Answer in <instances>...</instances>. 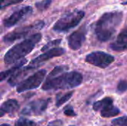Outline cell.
<instances>
[{"instance_id":"14","label":"cell","mask_w":127,"mask_h":126,"mask_svg":"<svg viewBox=\"0 0 127 126\" xmlns=\"http://www.w3.org/2000/svg\"><path fill=\"white\" fill-rule=\"evenodd\" d=\"M19 104L16 100L14 99H10L6 101H4L0 108V114L1 117H3L6 114H13L16 112L19 109Z\"/></svg>"},{"instance_id":"25","label":"cell","mask_w":127,"mask_h":126,"mask_svg":"<svg viewBox=\"0 0 127 126\" xmlns=\"http://www.w3.org/2000/svg\"><path fill=\"white\" fill-rule=\"evenodd\" d=\"M23 0H1V9L3 10L5 7H7L11 4L20 3Z\"/></svg>"},{"instance_id":"2","label":"cell","mask_w":127,"mask_h":126,"mask_svg":"<svg viewBox=\"0 0 127 126\" xmlns=\"http://www.w3.org/2000/svg\"><path fill=\"white\" fill-rule=\"evenodd\" d=\"M41 39L42 34L36 33L13 46L4 54V63L7 65H10L19 62L21 59L29 54L34 49L36 45L40 42Z\"/></svg>"},{"instance_id":"12","label":"cell","mask_w":127,"mask_h":126,"mask_svg":"<svg viewBox=\"0 0 127 126\" xmlns=\"http://www.w3.org/2000/svg\"><path fill=\"white\" fill-rule=\"evenodd\" d=\"M38 66L36 65H32L30 64L28 66H25L21 69H19L16 73H15L13 75L11 76V77L8 79L7 83L10 86H15L17 84H20L22 81H24V78L32 71H33L35 68H36Z\"/></svg>"},{"instance_id":"11","label":"cell","mask_w":127,"mask_h":126,"mask_svg":"<svg viewBox=\"0 0 127 126\" xmlns=\"http://www.w3.org/2000/svg\"><path fill=\"white\" fill-rule=\"evenodd\" d=\"M65 53V50L63 48H59V47L54 48L52 49H50V50L45 51L43 54H41V55L38 56L37 57L34 58L31 61V64L37 65L42 62L48 61L52 58L63 56Z\"/></svg>"},{"instance_id":"17","label":"cell","mask_w":127,"mask_h":126,"mask_svg":"<svg viewBox=\"0 0 127 126\" xmlns=\"http://www.w3.org/2000/svg\"><path fill=\"white\" fill-rule=\"evenodd\" d=\"M112 102H114V100L112 97H105L99 101L95 102L93 105V109L95 111H100L105 106Z\"/></svg>"},{"instance_id":"1","label":"cell","mask_w":127,"mask_h":126,"mask_svg":"<svg viewBox=\"0 0 127 126\" xmlns=\"http://www.w3.org/2000/svg\"><path fill=\"white\" fill-rule=\"evenodd\" d=\"M122 19L123 13L121 11H112L102 15L95 26V33L97 39L102 42L111 39Z\"/></svg>"},{"instance_id":"15","label":"cell","mask_w":127,"mask_h":126,"mask_svg":"<svg viewBox=\"0 0 127 126\" xmlns=\"http://www.w3.org/2000/svg\"><path fill=\"white\" fill-rule=\"evenodd\" d=\"M100 116L103 118H111L118 116L121 111L120 109L114 105V102L110 103L105 106L100 111Z\"/></svg>"},{"instance_id":"22","label":"cell","mask_w":127,"mask_h":126,"mask_svg":"<svg viewBox=\"0 0 127 126\" xmlns=\"http://www.w3.org/2000/svg\"><path fill=\"white\" fill-rule=\"evenodd\" d=\"M51 3V0H42L36 2L35 4V6L37 8V10H39V11H43L45 10L50 6Z\"/></svg>"},{"instance_id":"24","label":"cell","mask_w":127,"mask_h":126,"mask_svg":"<svg viewBox=\"0 0 127 126\" xmlns=\"http://www.w3.org/2000/svg\"><path fill=\"white\" fill-rule=\"evenodd\" d=\"M127 91V80H121L117 85V92L123 94Z\"/></svg>"},{"instance_id":"8","label":"cell","mask_w":127,"mask_h":126,"mask_svg":"<svg viewBox=\"0 0 127 126\" xmlns=\"http://www.w3.org/2000/svg\"><path fill=\"white\" fill-rule=\"evenodd\" d=\"M33 13V8L31 6H24L14 12L3 20V25L5 27H10L22 20H25Z\"/></svg>"},{"instance_id":"21","label":"cell","mask_w":127,"mask_h":126,"mask_svg":"<svg viewBox=\"0 0 127 126\" xmlns=\"http://www.w3.org/2000/svg\"><path fill=\"white\" fill-rule=\"evenodd\" d=\"M14 126H36V124L31 120L25 118H19L16 123Z\"/></svg>"},{"instance_id":"23","label":"cell","mask_w":127,"mask_h":126,"mask_svg":"<svg viewBox=\"0 0 127 126\" xmlns=\"http://www.w3.org/2000/svg\"><path fill=\"white\" fill-rule=\"evenodd\" d=\"M113 126H127V116L116 118L112 121Z\"/></svg>"},{"instance_id":"13","label":"cell","mask_w":127,"mask_h":126,"mask_svg":"<svg viewBox=\"0 0 127 126\" xmlns=\"http://www.w3.org/2000/svg\"><path fill=\"white\" fill-rule=\"evenodd\" d=\"M110 48L116 52H121L127 50V27L121 31L116 39L111 43Z\"/></svg>"},{"instance_id":"16","label":"cell","mask_w":127,"mask_h":126,"mask_svg":"<svg viewBox=\"0 0 127 126\" xmlns=\"http://www.w3.org/2000/svg\"><path fill=\"white\" fill-rule=\"evenodd\" d=\"M27 62V59H24L22 60H19V62H17L14 66H13L12 68H10V69L7 70V71H2L0 74V79L1 81L2 82L3 80H4L6 78H7L9 76H12L15 73H16L19 69L22 68V67Z\"/></svg>"},{"instance_id":"5","label":"cell","mask_w":127,"mask_h":126,"mask_svg":"<svg viewBox=\"0 0 127 126\" xmlns=\"http://www.w3.org/2000/svg\"><path fill=\"white\" fill-rule=\"evenodd\" d=\"M44 25L45 24L42 21H39V22H35L30 25L16 28L14 30L4 35V36L3 37V41L5 43H8V44L12 43V42L16 41L17 39L25 37L31 32H32L35 30H39V29L42 28Z\"/></svg>"},{"instance_id":"4","label":"cell","mask_w":127,"mask_h":126,"mask_svg":"<svg viewBox=\"0 0 127 126\" xmlns=\"http://www.w3.org/2000/svg\"><path fill=\"white\" fill-rule=\"evenodd\" d=\"M85 13L80 10H75L60 18L54 25L53 30L56 32H65L68 30L76 27L80 21L83 19Z\"/></svg>"},{"instance_id":"10","label":"cell","mask_w":127,"mask_h":126,"mask_svg":"<svg viewBox=\"0 0 127 126\" xmlns=\"http://www.w3.org/2000/svg\"><path fill=\"white\" fill-rule=\"evenodd\" d=\"M86 26H82L77 30L73 32L68 37V45L69 48L73 50H79L86 41Z\"/></svg>"},{"instance_id":"26","label":"cell","mask_w":127,"mask_h":126,"mask_svg":"<svg viewBox=\"0 0 127 126\" xmlns=\"http://www.w3.org/2000/svg\"><path fill=\"white\" fill-rule=\"evenodd\" d=\"M63 113L65 116H68V117H76L77 116V114L75 113L72 106H71V105H67L63 109Z\"/></svg>"},{"instance_id":"27","label":"cell","mask_w":127,"mask_h":126,"mask_svg":"<svg viewBox=\"0 0 127 126\" xmlns=\"http://www.w3.org/2000/svg\"><path fill=\"white\" fill-rule=\"evenodd\" d=\"M62 125H63V122L60 120H57L50 123L48 126H62Z\"/></svg>"},{"instance_id":"18","label":"cell","mask_w":127,"mask_h":126,"mask_svg":"<svg viewBox=\"0 0 127 126\" xmlns=\"http://www.w3.org/2000/svg\"><path fill=\"white\" fill-rule=\"evenodd\" d=\"M68 70V67L66 65H58L56 66L52 71L49 74V75L48 76V78H52V77H55L57 76H59L63 73H65V71H67Z\"/></svg>"},{"instance_id":"3","label":"cell","mask_w":127,"mask_h":126,"mask_svg":"<svg viewBox=\"0 0 127 126\" xmlns=\"http://www.w3.org/2000/svg\"><path fill=\"white\" fill-rule=\"evenodd\" d=\"M83 82V75L77 71L65 72L52 78H47L42 86L43 91L71 89Z\"/></svg>"},{"instance_id":"20","label":"cell","mask_w":127,"mask_h":126,"mask_svg":"<svg viewBox=\"0 0 127 126\" xmlns=\"http://www.w3.org/2000/svg\"><path fill=\"white\" fill-rule=\"evenodd\" d=\"M62 42V39H55V40H52L49 42H48L46 45H45L41 49V50L42 52H45L50 49H52L54 48H57L56 46H57L58 45H60Z\"/></svg>"},{"instance_id":"19","label":"cell","mask_w":127,"mask_h":126,"mask_svg":"<svg viewBox=\"0 0 127 126\" xmlns=\"http://www.w3.org/2000/svg\"><path fill=\"white\" fill-rule=\"evenodd\" d=\"M74 92L73 91H69L66 94H65L63 96H62L61 97H60L59 99H57V102H56V107H60L62 106L63 104H65L66 102H68L72 97Z\"/></svg>"},{"instance_id":"6","label":"cell","mask_w":127,"mask_h":126,"mask_svg":"<svg viewBox=\"0 0 127 126\" xmlns=\"http://www.w3.org/2000/svg\"><path fill=\"white\" fill-rule=\"evenodd\" d=\"M46 73L47 71L45 69H41L37 71L33 75L24 79V81L19 84L16 88V91L18 93H22L39 88L42 84L44 78L45 77Z\"/></svg>"},{"instance_id":"9","label":"cell","mask_w":127,"mask_h":126,"mask_svg":"<svg viewBox=\"0 0 127 126\" xmlns=\"http://www.w3.org/2000/svg\"><path fill=\"white\" fill-rule=\"evenodd\" d=\"M51 101V99H38L32 101L28 104L21 111L22 115L25 116H38L42 114L46 109Z\"/></svg>"},{"instance_id":"28","label":"cell","mask_w":127,"mask_h":126,"mask_svg":"<svg viewBox=\"0 0 127 126\" xmlns=\"http://www.w3.org/2000/svg\"><path fill=\"white\" fill-rule=\"evenodd\" d=\"M0 126H10L9 124H6V123H3V124H1Z\"/></svg>"},{"instance_id":"29","label":"cell","mask_w":127,"mask_h":126,"mask_svg":"<svg viewBox=\"0 0 127 126\" xmlns=\"http://www.w3.org/2000/svg\"><path fill=\"white\" fill-rule=\"evenodd\" d=\"M74 126V125H70V126Z\"/></svg>"},{"instance_id":"7","label":"cell","mask_w":127,"mask_h":126,"mask_svg":"<svg viewBox=\"0 0 127 126\" xmlns=\"http://www.w3.org/2000/svg\"><path fill=\"white\" fill-rule=\"evenodd\" d=\"M85 61L95 67L106 68L115 61V57L103 51H94L86 55Z\"/></svg>"}]
</instances>
